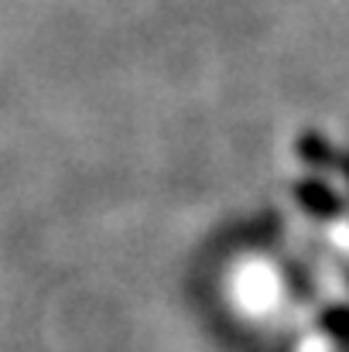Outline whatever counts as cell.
Wrapping results in <instances>:
<instances>
[{
  "label": "cell",
  "mask_w": 349,
  "mask_h": 352,
  "mask_svg": "<svg viewBox=\"0 0 349 352\" xmlns=\"http://www.w3.org/2000/svg\"><path fill=\"white\" fill-rule=\"evenodd\" d=\"M295 147H298V157L308 161L312 168H332V171H339L349 182V151H336L322 133H308L305 130Z\"/></svg>",
  "instance_id": "obj_1"
},
{
  "label": "cell",
  "mask_w": 349,
  "mask_h": 352,
  "mask_svg": "<svg viewBox=\"0 0 349 352\" xmlns=\"http://www.w3.org/2000/svg\"><path fill=\"white\" fill-rule=\"evenodd\" d=\"M295 199L302 202V209H308L315 219H336L343 216V199L319 178H302L295 182Z\"/></svg>",
  "instance_id": "obj_2"
}]
</instances>
